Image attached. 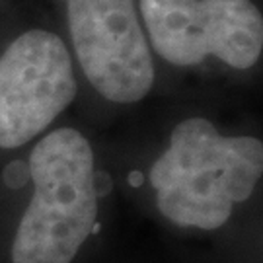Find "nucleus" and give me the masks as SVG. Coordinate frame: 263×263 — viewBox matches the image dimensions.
Instances as JSON below:
<instances>
[{"instance_id": "nucleus-1", "label": "nucleus", "mask_w": 263, "mask_h": 263, "mask_svg": "<svg viewBox=\"0 0 263 263\" xmlns=\"http://www.w3.org/2000/svg\"><path fill=\"white\" fill-rule=\"evenodd\" d=\"M263 144L254 137H224L209 119H185L151 168L160 213L178 226L216 230L261 178Z\"/></svg>"}, {"instance_id": "nucleus-2", "label": "nucleus", "mask_w": 263, "mask_h": 263, "mask_svg": "<svg viewBox=\"0 0 263 263\" xmlns=\"http://www.w3.org/2000/svg\"><path fill=\"white\" fill-rule=\"evenodd\" d=\"M33 197L12 244V263H70L98 216L94 152L84 135L63 127L29 154Z\"/></svg>"}, {"instance_id": "nucleus-3", "label": "nucleus", "mask_w": 263, "mask_h": 263, "mask_svg": "<svg viewBox=\"0 0 263 263\" xmlns=\"http://www.w3.org/2000/svg\"><path fill=\"white\" fill-rule=\"evenodd\" d=\"M141 12L154 51L172 65L213 55L244 70L261 57L263 20L252 0H141Z\"/></svg>"}, {"instance_id": "nucleus-4", "label": "nucleus", "mask_w": 263, "mask_h": 263, "mask_svg": "<svg viewBox=\"0 0 263 263\" xmlns=\"http://www.w3.org/2000/svg\"><path fill=\"white\" fill-rule=\"evenodd\" d=\"M76 96L65 41L29 29L0 57V148H18L37 137Z\"/></svg>"}, {"instance_id": "nucleus-5", "label": "nucleus", "mask_w": 263, "mask_h": 263, "mask_svg": "<svg viewBox=\"0 0 263 263\" xmlns=\"http://www.w3.org/2000/svg\"><path fill=\"white\" fill-rule=\"evenodd\" d=\"M66 14L88 82L115 104L146 98L154 84V65L135 0H66Z\"/></svg>"}, {"instance_id": "nucleus-6", "label": "nucleus", "mask_w": 263, "mask_h": 263, "mask_svg": "<svg viewBox=\"0 0 263 263\" xmlns=\"http://www.w3.org/2000/svg\"><path fill=\"white\" fill-rule=\"evenodd\" d=\"M29 181V166L22 160H14L4 168V183L12 189L24 187Z\"/></svg>"}, {"instance_id": "nucleus-7", "label": "nucleus", "mask_w": 263, "mask_h": 263, "mask_svg": "<svg viewBox=\"0 0 263 263\" xmlns=\"http://www.w3.org/2000/svg\"><path fill=\"white\" fill-rule=\"evenodd\" d=\"M129 183H131L133 187H141L142 183H144V176H142V172H139V170L131 172V174H129Z\"/></svg>"}]
</instances>
